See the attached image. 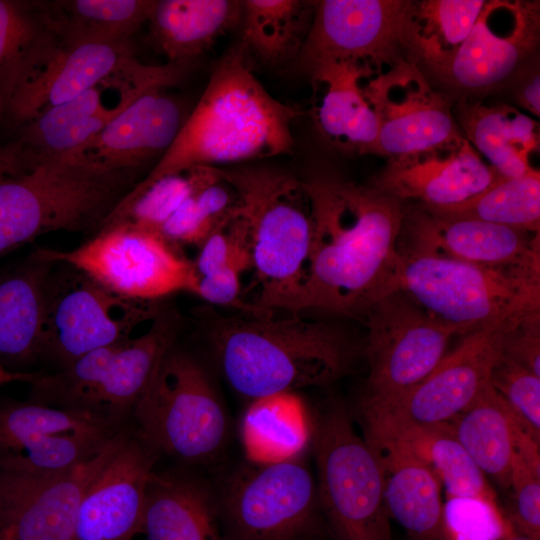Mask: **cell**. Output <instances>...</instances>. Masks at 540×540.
Returning <instances> with one entry per match:
<instances>
[{"label":"cell","instance_id":"obj_41","mask_svg":"<svg viewBox=\"0 0 540 540\" xmlns=\"http://www.w3.org/2000/svg\"><path fill=\"white\" fill-rule=\"evenodd\" d=\"M193 267L197 277L233 267L242 273L252 269L250 245L241 219L233 213L218 223L199 246Z\"/></svg>","mask_w":540,"mask_h":540},{"label":"cell","instance_id":"obj_10","mask_svg":"<svg viewBox=\"0 0 540 540\" xmlns=\"http://www.w3.org/2000/svg\"><path fill=\"white\" fill-rule=\"evenodd\" d=\"M221 495L224 540H312L319 532L316 482L302 451L239 468Z\"/></svg>","mask_w":540,"mask_h":540},{"label":"cell","instance_id":"obj_47","mask_svg":"<svg viewBox=\"0 0 540 540\" xmlns=\"http://www.w3.org/2000/svg\"><path fill=\"white\" fill-rule=\"evenodd\" d=\"M36 162V156L20 140L0 147V176L26 171Z\"/></svg>","mask_w":540,"mask_h":540},{"label":"cell","instance_id":"obj_20","mask_svg":"<svg viewBox=\"0 0 540 540\" xmlns=\"http://www.w3.org/2000/svg\"><path fill=\"white\" fill-rule=\"evenodd\" d=\"M158 453L122 429L80 504L72 540H132L142 532Z\"/></svg>","mask_w":540,"mask_h":540},{"label":"cell","instance_id":"obj_16","mask_svg":"<svg viewBox=\"0 0 540 540\" xmlns=\"http://www.w3.org/2000/svg\"><path fill=\"white\" fill-rule=\"evenodd\" d=\"M364 87L379 123L377 155L398 158L464 137L447 97L408 58L375 71Z\"/></svg>","mask_w":540,"mask_h":540},{"label":"cell","instance_id":"obj_23","mask_svg":"<svg viewBox=\"0 0 540 540\" xmlns=\"http://www.w3.org/2000/svg\"><path fill=\"white\" fill-rule=\"evenodd\" d=\"M156 70L157 66L143 65L134 58L129 40L62 47L44 69L14 94L7 108L13 120L24 124L99 84L137 81Z\"/></svg>","mask_w":540,"mask_h":540},{"label":"cell","instance_id":"obj_21","mask_svg":"<svg viewBox=\"0 0 540 540\" xmlns=\"http://www.w3.org/2000/svg\"><path fill=\"white\" fill-rule=\"evenodd\" d=\"M405 251L478 265L540 272L538 234L406 205L400 237Z\"/></svg>","mask_w":540,"mask_h":540},{"label":"cell","instance_id":"obj_46","mask_svg":"<svg viewBox=\"0 0 540 540\" xmlns=\"http://www.w3.org/2000/svg\"><path fill=\"white\" fill-rule=\"evenodd\" d=\"M513 83L517 104L533 116L540 115V73L536 56L526 62L508 81Z\"/></svg>","mask_w":540,"mask_h":540},{"label":"cell","instance_id":"obj_8","mask_svg":"<svg viewBox=\"0 0 540 540\" xmlns=\"http://www.w3.org/2000/svg\"><path fill=\"white\" fill-rule=\"evenodd\" d=\"M132 414L144 442L187 464L213 461L228 441V415L209 375L196 359L173 347Z\"/></svg>","mask_w":540,"mask_h":540},{"label":"cell","instance_id":"obj_42","mask_svg":"<svg viewBox=\"0 0 540 540\" xmlns=\"http://www.w3.org/2000/svg\"><path fill=\"white\" fill-rule=\"evenodd\" d=\"M515 499L512 522L532 540H540V471L515 451L510 474Z\"/></svg>","mask_w":540,"mask_h":540},{"label":"cell","instance_id":"obj_15","mask_svg":"<svg viewBox=\"0 0 540 540\" xmlns=\"http://www.w3.org/2000/svg\"><path fill=\"white\" fill-rule=\"evenodd\" d=\"M297 56L309 75L322 66L383 68L405 57L403 26L409 1L321 0Z\"/></svg>","mask_w":540,"mask_h":540},{"label":"cell","instance_id":"obj_22","mask_svg":"<svg viewBox=\"0 0 540 540\" xmlns=\"http://www.w3.org/2000/svg\"><path fill=\"white\" fill-rule=\"evenodd\" d=\"M499 178L462 137L388 159L370 184L404 204L412 201L423 208L438 209L475 197Z\"/></svg>","mask_w":540,"mask_h":540},{"label":"cell","instance_id":"obj_24","mask_svg":"<svg viewBox=\"0 0 540 540\" xmlns=\"http://www.w3.org/2000/svg\"><path fill=\"white\" fill-rule=\"evenodd\" d=\"M188 114L179 100L165 93V88H151L131 102L81 152L111 168L139 173L171 146Z\"/></svg>","mask_w":540,"mask_h":540},{"label":"cell","instance_id":"obj_37","mask_svg":"<svg viewBox=\"0 0 540 540\" xmlns=\"http://www.w3.org/2000/svg\"><path fill=\"white\" fill-rule=\"evenodd\" d=\"M424 209L437 214L471 218L538 234L540 233V172L514 178L500 177L487 189L458 205Z\"/></svg>","mask_w":540,"mask_h":540},{"label":"cell","instance_id":"obj_27","mask_svg":"<svg viewBox=\"0 0 540 540\" xmlns=\"http://www.w3.org/2000/svg\"><path fill=\"white\" fill-rule=\"evenodd\" d=\"M376 452L384 478V498L390 518L412 540H445L441 483L431 468L397 442L364 436Z\"/></svg>","mask_w":540,"mask_h":540},{"label":"cell","instance_id":"obj_48","mask_svg":"<svg viewBox=\"0 0 540 540\" xmlns=\"http://www.w3.org/2000/svg\"><path fill=\"white\" fill-rule=\"evenodd\" d=\"M35 375L36 373H26V374L12 373V372L7 371L5 368H3L0 365V385L7 382H12V381H25L29 383L34 378Z\"/></svg>","mask_w":540,"mask_h":540},{"label":"cell","instance_id":"obj_19","mask_svg":"<svg viewBox=\"0 0 540 540\" xmlns=\"http://www.w3.org/2000/svg\"><path fill=\"white\" fill-rule=\"evenodd\" d=\"M539 39V1H486L440 80L463 92L494 89L536 56Z\"/></svg>","mask_w":540,"mask_h":540},{"label":"cell","instance_id":"obj_30","mask_svg":"<svg viewBox=\"0 0 540 540\" xmlns=\"http://www.w3.org/2000/svg\"><path fill=\"white\" fill-rule=\"evenodd\" d=\"M365 436L389 438L426 463L445 487L448 497L496 501L485 474L455 438L447 422L430 425L363 424Z\"/></svg>","mask_w":540,"mask_h":540},{"label":"cell","instance_id":"obj_3","mask_svg":"<svg viewBox=\"0 0 540 540\" xmlns=\"http://www.w3.org/2000/svg\"><path fill=\"white\" fill-rule=\"evenodd\" d=\"M274 318L212 311L207 337L221 372L255 402L334 381L349 365L352 344L339 329L299 314Z\"/></svg>","mask_w":540,"mask_h":540},{"label":"cell","instance_id":"obj_38","mask_svg":"<svg viewBox=\"0 0 540 540\" xmlns=\"http://www.w3.org/2000/svg\"><path fill=\"white\" fill-rule=\"evenodd\" d=\"M196 178L197 166L146 185L137 183L107 217L101 229L129 222L158 232L162 224L192 194Z\"/></svg>","mask_w":540,"mask_h":540},{"label":"cell","instance_id":"obj_17","mask_svg":"<svg viewBox=\"0 0 540 540\" xmlns=\"http://www.w3.org/2000/svg\"><path fill=\"white\" fill-rule=\"evenodd\" d=\"M514 326L488 327L463 335L457 347L401 398L380 410L360 411L363 424L449 421L490 383L492 371L504 355L507 333Z\"/></svg>","mask_w":540,"mask_h":540},{"label":"cell","instance_id":"obj_45","mask_svg":"<svg viewBox=\"0 0 540 540\" xmlns=\"http://www.w3.org/2000/svg\"><path fill=\"white\" fill-rule=\"evenodd\" d=\"M504 354L540 376V313L521 320L508 331Z\"/></svg>","mask_w":540,"mask_h":540},{"label":"cell","instance_id":"obj_6","mask_svg":"<svg viewBox=\"0 0 540 540\" xmlns=\"http://www.w3.org/2000/svg\"><path fill=\"white\" fill-rule=\"evenodd\" d=\"M396 290L458 335L540 313V272L400 251Z\"/></svg>","mask_w":540,"mask_h":540},{"label":"cell","instance_id":"obj_2","mask_svg":"<svg viewBox=\"0 0 540 540\" xmlns=\"http://www.w3.org/2000/svg\"><path fill=\"white\" fill-rule=\"evenodd\" d=\"M300 114L268 93L238 44L216 63L175 140L137 183L146 185L195 166L288 154L294 143L291 126Z\"/></svg>","mask_w":540,"mask_h":540},{"label":"cell","instance_id":"obj_36","mask_svg":"<svg viewBox=\"0 0 540 540\" xmlns=\"http://www.w3.org/2000/svg\"><path fill=\"white\" fill-rule=\"evenodd\" d=\"M313 14V1H242L240 44L246 54L265 65H283L299 55Z\"/></svg>","mask_w":540,"mask_h":540},{"label":"cell","instance_id":"obj_29","mask_svg":"<svg viewBox=\"0 0 540 540\" xmlns=\"http://www.w3.org/2000/svg\"><path fill=\"white\" fill-rule=\"evenodd\" d=\"M458 122L464 138L502 178L539 172L533 158L539 153V123L505 103H461Z\"/></svg>","mask_w":540,"mask_h":540},{"label":"cell","instance_id":"obj_34","mask_svg":"<svg viewBox=\"0 0 540 540\" xmlns=\"http://www.w3.org/2000/svg\"><path fill=\"white\" fill-rule=\"evenodd\" d=\"M519 421L489 383L447 424L481 471L508 488Z\"/></svg>","mask_w":540,"mask_h":540},{"label":"cell","instance_id":"obj_40","mask_svg":"<svg viewBox=\"0 0 540 540\" xmlns=\"http://www.w3.org/2000/svg\"><path fill=\"white\" fill-rule=\"evenodd\" d=\"M490 384L514 414L540 437V376L504 354L492 371Z\"/></svg>","mask_w":540,"mask_h":540},{"label":"cell","instance_id":"obj_11","mask_svg":"<svg viewBox=\"0 0 540 540\" xmlns=\"http://www.w3.org/2000/svg\"><path fill=\"white\" fill-rule=\"evenodd\" d=\"M160 311L158 301L121 296L81 269L55 262L45 285L43 359L65 368L91 351L131 338Z\"/></svg>","mask_w":540,"mask_h":540},{"label":"cell","instance_id":"obj_4","mask_svg":"<svg viewBox=\"0 0 540 540\" xmlns=\"http://www.w3.org/2000/svg\"><path fill=\"white\" fill-rule=\"evenodd\" d=\"M138 175L75 152L0 176V258L50 232H98Z\"/></svg>","mask_w":540,"mask_h":540},{"label":"cell","instance_id":"obj_18","mask_svg":"<svg viewBox=\"0 0 540 540\" xmlns=\"http://www.w3.org/2000/svg\"><path fill=\"white\" fill-rule=\"evenodd\" d=\"M121 431L98 454L63 471L0 470V540H72L82 499Z\"/></svg>","mask_w":540,"mask_h":540},{"label":"cell","instance_id":"obj_26","mask_svg":"<svg viewBox=\"0 0 540 540\" xmlns=\"http://www.w3.org/2000/svg\"><path fill=\"white\" fill-rule=\"evenodd\" d=\"M379 69L331 64L309 74L315 93V127L329 145L343 153L377 154L379 123L364 86Z\"/></svg>","mask_w":540,"mask_h":540},{"label":"cell","instance_id":"obj_9","mask_svg":"<svg viewBox=\"0 0 540 540\" xmlns=\"http://www.w3.org/2000/svg\"><path fill=\"white\" fill-rule=\"evenodd\" d=\"M313 451L319 507L335 540H393L380 460L343 406L320 414Z\"/></svg>","mask_w":540,"mask_h":540},{"label":"cell","instance_id":"obj_49","mask_svg":"<svg viewBox=\"0 0 540 540\" xmlns=\"http://www.w3.org/2000/svg\"><path fill=\"white\" fill-rule=\"evenodd\" d=\"M506 540H532L524 535L516 534L514 531L511 532V534L508 536Z\"/></svg>","mask_w":540,"mask_h":540},{"label":"cell","instance_id":"obj_1","mask_svg":"<svg viewBox=\"0 0 540 540\" xmlns=\"http://www.w3.org/2000/svg\"><path fill=\"white\" fill-rule=\"evenodd\" d=\"M312 214L304 276L287 311L308 309L364 319L396 291L405 204L371 184L334 174L302 180Z\"/></svg>","mask_w":540,"mask_h":540},{"label":"cell","instance_id":"obj_33","mask_svg":"<svg viewBox=\"0 0 540 540\" xmlns=\"http://www.w3.org/2000/svg\"><path fill=\"white\" fill-rule=\"evenodd\" d=\"M62 47L38 1L0 0V96L6 105Z\"/></svg>","mask_w":540,"mask_h":540},{"label":"cell","instance_id":"obj_13","mask_svg":"<svg viewBox=\"0 0 540 540\" xmlns=\"http://www.w3.org/2000/svg\"><path fill=\"white\" fill-rule=\"evenodd\" d=\"M53 262L75 266L121 296L147 301L178 291L195 294L193 263L153 230L129 222L101 229L81 246L59 251L37 248Z\"/></svg>","mask_w":540,"mask_h":540},{"label":"cell","instance_id":"obj_12","mask_svg":"<svg viewBox=\"0 0 540 540\" xmlns=\"http://www.w3.org/2000/svg\"><path fill=\"white\" fill-rule=\"evenodd\" d=\"M363 321L368 328L369 373L360 411L383 409L413 389L434 370L450 339L458 335L401 290L377 301Z\"/></svg>","mask_w":540,"mask_h":540},{"label":"cell","instance_id":"obj_5","mask_svg":"<svg viewBox=\"0 0 540 540\" xmlns=\"http://www.w3.org/2000/svg\"><path fill=\"white\" fill-rule=\"evenodd\" d=\"M219 171L238 195L234 212L245 227L260 286L251 302L255 317L287 311L302 283L311 244V205L302 180L260 166Z\"/></svg>","mask_w":540,"mask_h":540},{"label":"cell","instance_id":"obj_25","mask_svg":"<svg viewBox=\"0 0 540 540\" xmlns=\"http://www.w3.org/2000/svg\"><path fill=\"white\" fill-rule=\"evenodd\" d=\"M55 262L29 255L0 267V365L16 374L43 359L45 285Z\"/></svg>","mask_w":540,"mask_h":540},{"label":"cell","instance_id":"obj_43","mask_svg":"<svg viewBox=\"0 0 540 540\" xmlns=\"http://www.w3.org/2000/svg\"><path fill=\"white\" fill-rule=\"evenodd\" d=\"M215 226L199 207L193 192L162 224L158 233L171 246H200Z\"/></svg>","mask_w":540,"mask_h":540},{"label":"cell","instance_id":"obj_39","mask_svg":"<svg viewBox=\"0 0 540 540\" xmlns=\"http://www.w3.org/2000/svg\"><path fill=\"white\" fill-rule=\"evenodd\" d=\"M512 531L496 501L448 497L443 504L445 540H506Z\"/></svg>","mask_w":540,"mask_h":540},{"label":"cell","instance_id":"obj_44","mask_svg":"<svg viewBox=\"0 0 540 540\" xmlns=\"http://www.w3.org/2000/svg\"><path fill=\"white\" fill-rule=\"evenodd\" d=\"M242 272L233 267H225L198 277L195 295L210 304L232 307L245 315L255 316L251 302L242 298L240 275Z\"/></svg>","mask_w":540,"mask_h":540},{"label":"cell","instance_id":"obj_14","mask_svg":"<svg viewBox=\"0 0 540 540\" xmlns=\"http://www.w3.org/2000/svg\"><path fill=\"white\" fill-rule=\"evenodd\" d=\"M35 401L0 405V470L53 473L98 454L123 428Z\"/></svg>","mask_w":540,"mask_h":540},{"label":"cell","instance_id":"obj_32","mask_svg":"<svg viewBox=\"0 0 540 540\" xmlns=\"http://www.w3.org/2000/svg\"><path fill=\"white\" fill-rule=\"evenodd\" d=\"M485 0L409 1L403 26L407 58L442 78L468 37Z\"/></svg>","mask_w":540,"mask_h":540},{"label":"cell","instance_id":"obj_7","mask_svg":"<svg viewBox=\"0 0 540 540\" xmlns=\"http://www.w3.org/2000/svg\"><path fill=\"white\" fill-rule=\"evenodd\" d=\"M177 329L176 314L161 309L143 334L91 351L57 372L37 373L29 400L120 425L173 347Z\"/></svg>","mask_w":540,"mask_h":540},{"label":"cell","instance_id":"obj_35","mask_svg":"<svg viewBox=\"0 0 540 540\" xmlns=\"http://www.w3.org/2000/svg\"><path fill=\"white\" fill-rule=\"evenodd\" d=\"M155 0L38 1L63 47L129 40L149 20Z\"/></svg>","mask_w":540,"mask_h":540},{"label":"cell","instance_id":"obj_31","mask_svg":"<svg viewBox=\"0 0 540 540\" xmlns=\"http://www.w3.org/2000/svg\"><path fill=\"white\" fill-rule=\"evenodd\" d=\"M241 15L242 1L159 0L148 21L169 62L188 63L240 24Z\"/></svg>","mask_w":540,"mask_h":540},{"label":"cell","instance_id":"obj_28","mask_svg":"<svg viewBox=\"0 0 540 540\" xmlns=\"http://www.w3.org/2000/svg\"><path fill=\"white\" fill-rule=\"evenodd\" d=\"M141 533L146 540H224L218 497L196 477L154 472L147 489Z\"/></svg>","mask_w":540,"mask_h":540}]
</instances>
